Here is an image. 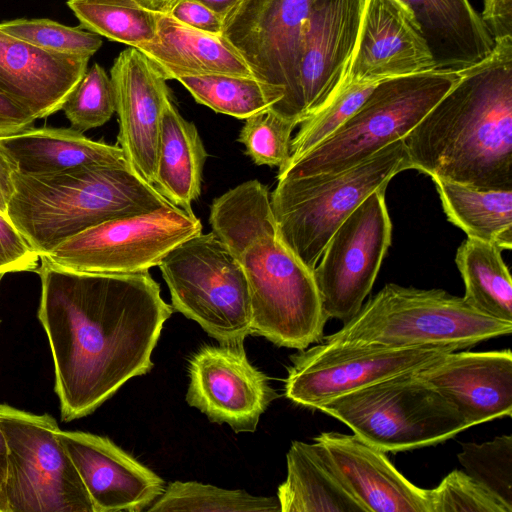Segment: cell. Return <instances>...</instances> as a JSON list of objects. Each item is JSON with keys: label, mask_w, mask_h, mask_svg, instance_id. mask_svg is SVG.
<instances>
[{"label": "cell", "mask_w": 512, "mask_h": 512, "mask_svg": "<svg viewBox=\"0 0 512 512\" xmlns=\"http://www.w3.org/2000/svg\"><path fill=\"white\" fill-rule=\"evenodd\" d=\"M177 81L196 102L238 119L273 109L283 98L279 88L255 77L210 74L180 77Z\"/></svg>", "instance_id": "obj_30"}, {"label": "cell", "mask_w": 512, "mask_h": 512, "mask_svg": "<svg viewBox=\"0 0 512 512\" xmlns=\"http://www.w3.org/2000/svg\"><path fill=\"white\" fill-rule=\"evenodd\" d=\"M9 474V448L0 428V512H9L7 482Z\"/></svg>", "instance_id": "obj_44"}, {"label": "cell", "mask_w": 512, "mask_h": 512, "mask_svg": "<svg viewBox=\"0 0 512 512\" xmlns=\"http://www.w3.org/2000/svg\"><path fill=\"white\" fill-rule=\"evenodd\" d=\"M501 251L467 238L457 249L455 263L464 282L465 301L485 315L512 322V280Z\"/></svg>", "instance_id": "obj_29"}, {"label": "cell", "mask_w": 512, "mask_h": 512, "mask_svg": "<svg viewBox=\"0 0 512 512\" xmlns=\"http://www.w3.org/2000/svg\"><path fill=\"white\" fill-rule=\"evenodd\" d=\"M408 169L411 164L401 139L349 169L278 180L270 199L280 237L313 271L344 220L372 192L387 188L395 175Z\"/></svg>", "instance_id": "obj_7"}, {"label": "cell", "mask_w": 512, "mask_h": 512, "mask_svg": "<svg viewBox=\"0 0 512 512\" xmlns=\"http://www.w3.org/2000/svg\"><path fill=\"white\" fill-rule=\"evenodd\" d=\"M14 166L0 146V211L6 214L14 194Z\"/></svg>", "instance_id": "obj_43"}, {"label": "cell", "mask_w": 512, "mask_h": 512, "mask_svg": "<svg viewBox=\"0 0 512 512\" xmlns=\"http://www.w3.org/2000/svg\"><path fill=\"white\" fill-rule=\"evenodd\" d=\"M430 500L431 512H512V506L461 470L430 489Z\"/></svg>", "instance_id": "obj_38"}, {"label": "cell", "mask_w": 512, "mask_h": 512, "mask_svg": "<svg viewBox=\"0 0 512 512\" xmlns=\"http://www.w3.org/2000/svg\"><path fill=\"white\" fill-rule=\"evenodd\" d=\"M366 2L314 0L304 27L300 62L305 119L324 105L345 80Z\"/></svg>", "instance_id": "obj_17"}, {"label": "cell", "mask_w": 512, "mask_h": 512, "mask_svg": "<svg viewBox=\"0 0 512 512\" xmlns=\"http://www.w3.org/2000/svg\"><path fill=\"white\" fill-rule=\"evenodd\" d=\"M143 7L158 14H169L179 0H135Z\"/></svg>", "instance_id": "obj_45"}, {"label": "cell", "mask_w": 512, "mask_h": 512, "mask_svg": "<svg viewBox=\"0 0 512 512\" xmlns=\"http://www.w3.org/2000/svg\"><path fill=\"white\" fill-rule=\"evenodd\" d=\"M458 460L465 472L512 506V436L462 444Z\"/></svg>", "instance_id": "obj_36"}, {"label": "cell", "mask_w": 512, "mask_h": 512, "mask_svg": "<svg viewBox=\"0 0 512 512\" xmlns=\"http://www.w3.org/2000/svg\"><path fill=\"white\" fill-rule=\"evenodd\" d=\"M0 428L9 448V512H93L53 417L0 404Z\"/></svg>", "instance_id": "obj_11"}, {"label": "cell", "mask_w": 512, "mask_h": 512, "mask_svg": "<svg viewBox=\"0 0 512 512\" xmlns=\"http://www.w3.org/2000/svg\"><path fill=\"white\" fill-rule=\"evenodd\" d=\"M480 18L494 42L512 37V0H484Z\"/></svg>", "instance_id": "obj_41"}, {"label": "cell", "mask_w": 512, "mask_h": 512, "mask_svg": "<svg viewBox=\"0 0 512 512\" xmlns=\"http://www.w3.org/2000/svg\"><path fill=\"white\" fill-rule=\"evenodd\" d=\"M444 213L468 238L512 248V190H483L432 178Z\"/></svg>", "instance_id": "obj_28"}, {"label": "cell", "mask_w": 512, "mask_h": 512, "mask_svg": "<svg viewBox=\"0 0 512 512\" xmlns=\"http://www.w3.org/2000/svg\"><path fill=\"white\" fill-rule=\"evenodd\" d=\"M286 462L277 493L281 512H366L317 442L293 441Z\"/></svg>", "instance_id": "obj_26"}, {"label": "cell", "mask_w": 512, "mask_h": 512, "mask_svg": "<svg viewBox=\"0 0 512 512\" xmlns=\"http://www.w3.org/2000/svg\"><path fill=\"white\" fill-rule=\"evenodd\" d=\"M207 156L196 126L169 98L162 112L153 186L171 204L193 212Z\"/></svg>", "instance_id": "obj_27"}, {"label": "cell", "mask_w": 512, "mask_h": 512, "mask_svg": "<svg viewBox=\"0 0 512 512\" xmlns=\"http://www.w3.org/2000/svg\"><path fill=\"white\" fill-rule=\"evenodd\" d=\"M92 503L93 512H140L164 491V480L99 435L58 430Z\"/></svg>", "instance_id": "obj_18"}, {"label": "cell", "mask_w": 512, "mask_h": 512, "mask_svg": "<svg viewBox=\"0 0 512 512\" xmlns=\"http://www.w3.org/2000/svg\"><path fill=\"white\" fill-rule=\"evenodd\" d=\"M188 372L187 403L235 432H254L277 397L268 377L249 362L243 346H203L191 356Z\"/></svg>", "instance_id": "obj_15"}, {"label": "cell", "mask_w": 512, "mask_h": 512, "mask_svg": "<svg viewBox=\"0 0 512 512\" xmlns=\"http://www.w3.org/2000/svg\"><path fill=\"white\" fill-rule=\"evenodd\" d=\"M90 58L50 52L0 29V92L42 119L61 107Z\"/></svg>", "instance_id": "obj_22"}, {"label": "cell", "mask_w": 512, "mask_h": 512, "mask_svg": "<svg viewBox=\"0 0 512 512\" xmlns=\"http://www.w3.org/2000/svg\"><path fill=\"white\" fill-rule=\"evenodd\" d=\"M314 0H239L223 17L222 35L254 77L279 88L272 111L299 125L304 119L300 62L305 23Z\"/></svg>", "instance_id": "obj_12"}, {"label": "cell", "mask_w": 512, "mask_h": 512, "mask_svg": "<svg viewBox=\"0 0 512 512\" xmlns=\"http://www.w3.org/2000/svg\"><path fill=\"white\" fill-rule=\"evenodd\" d=\"M197 512H281L277 498L254 496L194 481H175L146 509Z\"/></svg>", "instance_id": "obj_32"}, {"label": "cell", "mask_w": 512, "mask_h": 512, "mask_svg": "<svg viewBox=\"0 0 512 512\" xmlns=\"http://www.w3.org/2000/svg\"><path fill=\"white\" fill-rule=\"evenodd\" d=\"M36 271L55 391L62 419L71 421L151 370V354L173 309L148 271L80 273L42 262Z\"/></svg>", "instance_id": "obj_1"}, {"label": "cell", "mask_w": 512, "mask_h": 512, "mask_svg": "<svg viewBox=\"0 0 512 512\" xmlns=\"http://www.w3.org/2000/svg\"><path fill=\"white\" fill-rule=\"evenodd\" d=\"M415 372L449 400L471 427L512 415L510 349L451 351Z\"/></svg>", "instance_id": "obj_20"}, {"label": "cell", "mask_w": 512, "mask_h": 512, "mask_svg": "<svg viewBox=\"0 0 512 512\" xmlns=\"http://www.w3.org/2000/svg\"><path fill=\"white\" fill-rule=\"evenodd\" d=\"M512 322L496 319L442 289L386 284L326 342L384 347H444L458 351L509 335Z\"/></svg>", "instance_id": "obj_5"}, {"label": "cell", "mask_w": 512, "mask_h": 512, "mask_svg": "<svg viewBox=\"0 0 512 512\" xmlns=\"http://www.w3.org/2000/svg\"><path fill=\"white\" fill-rule=\"evenodd\" d=\"M413 12L436 70L463 71L487 58L494 41L469 0H402Z\"/></svg>", "instance_id": "obj_24"}, {"label": "cell", "mask_w": 512, "mask_h": 512, "mask_svg": "<svg viewBox=\"0 0 512 512\" xmlns=\"http://www.w3.org/2000/svg\"><path fill=\"white\" fill-rule=\"evenodd\" d=\"M314 441L366 512H431L430 489L405 478L386 452L355 434L322 432Z\"/></svg>", "instance_id": "obj_21"}, {"label": "cell", "mask_w": 512, "mask_h": 512, "mask_svg": "<svg viewBox=\"0 0 512 512\" xmlns=\"http://www.w3.org/2000/svg\"><path fill=\"white\" fill-rule=\"evenodd\" d=\"M39 262V255L24 240L8 216L0 211V276L36 271Z\"/></svg>", "instance_id": "obj_39"}, {"label": "cell", "mask_w": 512, "mask_h": 512, "mask_svg": "<svg viewBox=\"0 0 512 512\" xmlns=\"http://www.w3.org/2000/svg\"><path fill=\"white\" fill-rule=\"evenodd\" d=\"M378 82L344 80L324 105L300 123L298 133L291 140L289 159L284 165L295 161L338 130Z\"/></svg>", "instance_id": "obj_33"}, {"label": "cell", "mask_w": 512, "mask_h": 512, "mask_svg": "<svg viewBox=\"0 0 512 512\" xmlns=\"http://www.w3.org/2000/svg\"><path fill=\"white\" fill-rule=\"evenodd\" d=\"M13 179L6 215L39 257L99 223L170 204L127 161Z\"/></svg>", "instance_id": "obj_4"}, {"label": "cell", "mask_w": 512, "mask_h": 512, "mask_svg": "<svg viewBox=\"0 0 512 512\" xmlns=\"http://www.w3.org/2000/svg\"><path fill=\"white\" fill-rule=\"evenodd\" d=\"M169 14L197 30L222 35L223 18L198 0H179Z\"/></svg>", "instance_id": "obj_40"}, {"label": "cell", "mask_w": 512, "mask_h": 512, "mask_svg": "<svg viewBox=\"0 0 512 512\" xmlns=\"http://www.w3.org/2000/svg\"><path fill=\"white\" fill-rule=\"evenodd\" d=\"M0 29L29 44L59 54L90 58L102 45L101 36L82 25L69 27L49 19H16Z\"/></svg>", "instance_id": "obj_34"}, {"label": "cell", "mask_w": 512, "mask_h": 512, "mask_svg": "<svg viewBox=\"0 0 512 512\" xmlns=\"http://www.w3.org/2000/svg\"><path fill=\"white\" fill-rule=\"evenodd\" d=\"M461 72L430 70L379 81L338 130L279 168L277 179L337 173L404 139L448 92Z\"/></svg>", "instance_id": "obj_6"}, {"label": "cell", "mask_w": 512, "mask_h": 512, "mask_svg": "<svg viewBox=\"0 0 512 512\" xmlns=\"http://www.w3.org/2000/svg\"><path fill=\"white\" fill-rule=\"evenodd\" d=\"M451 349L324 342L291 356L285 395L319 410L324 404L383 379L420 369Z\"/></svg>", "instance_id": "obj_13"}, {"label": "cell", "mask_w": 512, "mask_h": 512, "mask_svg": "<svg viewBox=\"0 0 512 512\" xmlns=\"http://www.w3.org/2000/svg\"><path fill=\"white\" fill-rule=\"evenodd\" d=\"M0 146L15 172L24 175H49L84 165L126 161L118 145L92 140L73 128L33 127L0 138Z\"/></svg>", "instance_id": "obj_25"}, {"label": "cell", "mask_w": 512, "mask_h": 512, "mask_svg": "<svg viewBox=\"0 0 512 512\" xmlns=\"http://www.w3.org/2000/svg\"><path fill=\"white\" fill-rule=\"evenodd\" d=\"M403 141L411 169L431 178L512 190V37L463 70Z\"/></svg>", "instance_id": "obj_2"}, {"label": "cell", "mask_w": 512, "mask_h": 512, "mask_svg": "<svg viewBox=\"0 0 512 512\" xmlns=\"http://www.w3.org/2000/svg\"><path fill=\"white\" fill-rule=\"evenodd\" d=\"M158 267L175 310L221 344L243 346L252 334L248 283L238 261L213 232L183 241Z\"/></svg>", "instance_id": "obj_9"}, {"label": "cell", "mask_w": 512, "mask_h": 512, "mask_svg": "<svg viewBox=\"0 0 512 512\" xmlns=\"http://www.w3.org/2000/svg\"><path fill=\"white\" fill-rule=\"evenodd\" d=\"M118 116V146L127 163L153 185L160 123L171 98L166 79L137 48L123 50L110 70Z\"/></svg>", "instance_id": "obj_16"}, {"label": "cell", "mask_w": 512, "mask_h": 512, "mask_svg": "<svg viewBox=\"0 0 512 512\" xmlns=\"http://www.w3.org/2000/svg\"><path fill=\"white\" fill-rule=\"evenodd\" d=\"M202 233L193 212L173 204L115 217L58 244L40 257L50 266L80 273L148 271L183 241Z\"/></svg>", "instance_id": "obj_10"}, {"label": "cell", "mask_w": 512, "mask_h": 512, "mask_svg": "<svg viewBox=\"0 0 512 512\" xmlns=\"http://www.w3.org/2000/svg\"><path fill=\"white\" fill-rule=\"evenodd\" d=\"M385 191L372 192L344 220L313 270L328 319L354 317L373 287L392 238Z\"/></svg>", "instance_id": "obj_14"}, {"label": "cell", "mask_w": 512, "mask_h": 512, "mask_svg": "<svg viewBox=\"0 0 512 512\" xmlns=\"http://www.w3.org/2000/svg\"><path fill=\"white\" fill-rule=\"evenodd\" d=\"M222 18L233 8L239 0H198Z\"/></svg>", "instance_id": "obj_46"}, {"label": "cell", "mask_w": 512, "mask_h": 512, "mask_svg": "<svg viewBox=\"0 0 512 512\" xmlns=\"http://www.w3.org/2000/svg\"><path fill=\"white\" fill-rule=\"evenodd\" d=\"M435 69L423 32L402 0H367L345 80L374 81Z\"/></svg>", "instance_id": "obj_19"}, {"label": "cell", "mask_w": 512, "mask_h": 512, "mask_svg": "<svg viewBox=\"0 0 512 512\" xmlns=\"http://www.w3.org/2000/svg\"><path fill=\"white\" fill-rule=\"evenodd\" d=\"M61 110L71 128L82 133L110 120L115 112V93L111 78L102 66L95 63L86 70Z\"/></svg>", "instance_id": "obj_35"}, {"label": "cell", "mask_w": 512, "mask_h": 512, "mask_svg": "<svg viewBox=\"0 0 512 512\" xmlns=\"http://www.w3.org/2000/svg\"><path fill=\"white\" fill-rule=\"evenodd\" d=\"M35 121L29 111L0 92V138L29 130Z\"/></svg>", "instance_id": "obj_42"}, {"label": "cell", "mask_w": 512, "mask_h": 512, "mask_svg": "<svg viewBox=\"0 0 512 512\" xmlns=\"http://www.w3.org/2000/svg\"><path fill=\"white\" fill-rule=\"evenodd\" d=\"M136 48L166 80L210 74L254 77L245 60L223 35L192 28L171 14H160L155 38Z\"/></svg>", "instance_id": "obj_23"}, {"label": "cell", "mask_w": 512, "mask_h": 512, "mask_svg": "<svg viewBox=\"0 0 512 512\" xmlns=\"http://www.w3.org/2000/svg\"><path fill=\"white\" fill-rule=\"evenodd\" d=\"M415 371L343 395L319 410L384 452L436 445L471 427L456 407Z\"/></svg>", "instance_id": "obj_8"}, {"label": "cell", "mask_w": 512, "mask_h": 512, "mask_svg": "<svg viewBox=\"0 0 512 512\" xmlns=\"http://www.w3.org/2000/svg\"><path fill=\"white\" fill-rule=\"evenodd\" d=\"M244 120L238 141L244 145L245 153L256 165L282 167L289 159L291 134L297 124L271 109Z\"/></svg>", "instance_id": "obj_37"}, {"label": "cell", "mask_w": 512, "mask_h": 512, "mask_svg": "<svg viewBox=\"0 0 512 512\" xmlns=\"http://www.w3.org/2000/svg\"><path fill=\"white\" fill-rule=\"evenodd\" d=\"M209 222L245 274L252 334L298 350L319 342L328 318L313 271L280 237L267 187L248 180L228 190L213 200Z\"/></svg>", "instance_id": "obj_3"}, {"label": "cell", "mask_w": 512, "mask_h": 512, "mask_svg": "<svg viewBox=\"0 0 512 512\" xmlns=\"http://www.w3.org/2000/svg\"><path fill=\"white\" fill-rule=\"evenodd\" d=\"M81 25L109 40L138 47L152 41L160 14L135 0H68Z\"/></svg>", "instance_id": "obj_31"}]
</instances>
